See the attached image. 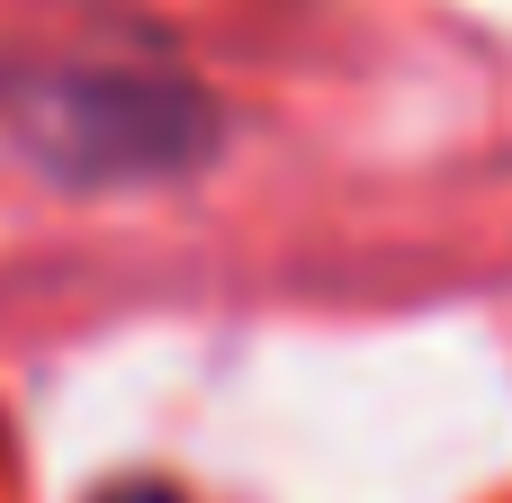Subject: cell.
Masks as SVG:
<instances>
[{
	"label": "cell",
	"mask_w": 512,
	"mask_h": 503,
	"mask_svg": "<svg viewBox=\"0 0 512 503\" xmlns=\"http://www.w3.org/2000/svg\"><path fill=\"white\" fill-rule=\"evenodd\" d=\"M0 126L9 144L63 180V189H144L216 162V99L180 72H135V63H63V72H18L0 81Z\"/></svg>",
	"instance_id": "6da1fadb"
},
{
	"label": "cell",
	"mask_w": 512,
	"mask_h": 503,
	"mask_svg": "<svg viewBox=\"0 0 512 503\" xmlns=\"http://www.w3.org/2000/svg\"><path fill=\"white\" fill-rule=\"evenodd\" d=\"M99 503H189L180 486H162V477H135V486H108Z\"/></svg>",
	"instance_id": "7a4b0ae2"
}]
</instances>
